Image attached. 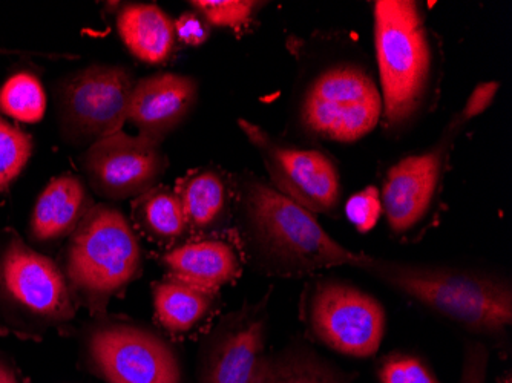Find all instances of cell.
<instances>
[{"mask_svg":"<svg viewBox=\"0 0 512 383\" xmlns=\"http://www.w3.org/2000/svg\"><path fill=\"white\" fill-rule=\"evenodd\" d=\"M499 89V82L479 83V85L473 89V92H471L465 106L457 112V115L462 118V122H471L473 118L479 117L486 109L490 108V106L493 105L494 99H496Z\"/></svg>","mask_w":512,"mask_h":383,"instance_id":"29","label":"cell"},{"mask_svg":"<svg viewBox=\"0 0 512 383\" xmlns=\"http://www.w3.org/2000/svg\"><path fill=\"white\" fill-rule=\"evenodd\" d=\"M14 57V56H37V57H43V59H53V60H60V59H69L73 60L74 56L73 54H69V56H66V54H36V53H23V51H17V50H7V48H0V57Z\"/></svg>","mask_w":512,"mask_h":383,"instance_id":"30","label":"cell"},{"mask_svg":"<svg viewBox=\"0 0 512 383\" xmlns=\"http://www.w3.org/2000/svg\"><path fill=\"white\" fill-rule=\"evenodd\" d=\"M80 163L91 189L114 201L148 194L168 169L160 145L123 131L89 146Z\"/></svg>","mask_w":512,"mask_h":383,"instance_id":"12","label":"cell"},{"mask_svg":"<svg viewBox=\"0 0 512 383\" xmlns=\"http://www.w3.org/2000/svg\"><path fill=\"white\" fill-rule=\"evenodd\" d=\"M237 189L241 233L250 258L261 272L302 276L333 267H358L364 253L339 244L325 232L315 213L272 184L243 175Z\"/></svg>","mask_w":512,"mask_h":383,"instance_id":"1","label":"cell"},{"mask_svg":"<svg viewBox=\"0 0 512 383\" xmlns=\"http://www.w3.org/2000/svg\"><path fill=\"white\" fill-rule=\"evenodd\" d=\"M376 376L379 383H440L424 359L405 353L382 357Z\"/></svg>","mask_w":512,"mask_h":383,"instance_id":"25","label":"cell"},{"mask_svg":"<svg viewBox=\"0 0 512 383\" xmlns=\"http://www.w3.org/2000/svg\"><path fill=\"white\" fill-rule=\"evenodd\" d=\"M465 125L454 114L442 137L430 149L407 155L388 169L379 190L391 232L405 235L428 217L444 181L451 148Z\"/></svg>","mask_w":512,"mask_h":383,"instance_id":"11","label":"cell"},{"mask_svg":"<svg viewBox=\"0 0 512 383\" xmlns=\"http://www.w3.org/2000/svg\"><path fill=\"white\" fill-rule=\"evenodd\" d=\"M161 264L169 278L214 295L240 273L237 252L220 239H204L172 249L163 255Z\"/></svg>","mask_w":512,"mask_h":383,"instance_id":"16","label":"cell"},{"mask_svg":"<svg viewBox=\"0 0 512 383\" xmlns=\"http://www.w3.org/2000/svg\"><path fill=\"white\" fill-rule=\"evenodd\" d=\"M198 100V82L191 76L157 73L135 82L129 102L128 120L138 135L161 145L183 125Z\"/></svg>","mask_w":512,"mask_h":383,"instance_id":"14","label":"cell"},{"mask_svg":"<svg viewBox=\"0 0 512 383\" xmlns=\"http://www.w3.org/2000/svg\"><path fill=\"white\" fill-rule=\"evenodd\" d=\"M33 151V137L0 115V194L22 175Z\"/></svg>","mask_w":512,"mask_h":383,"instance_id":"23","label":"cell"},{"mask_svg":"<svg viewBox=\"0 0 512 383\" xmlns=\"http://www.w3.org/2000/svg\"><path fill=\"white\" fill-rule=\"evenodd\" d=\"M60 261L74 301L102 318L109 302L142 273V247L119 209L94 204L66 241Z\"/></svg>","mask_w":512,"mask_h":383,"instance_id":"4","label":"cell"},{"mask_svg":"<svg viewBox=\"0 0 512 383\" xmlns=\"http://www.w3.org/2000/svg\"><path fill=\"white\" fill-rule=\"evenodd\" d=\"M345 215L358 232H371L384 215L381 190L376 186H368L352 195L345 203Z\"/></svg>","mask_w":512,"mask_h":383,"instance_id":"26","label":"cell"},{"mask_svg":"<svg viewBox=\"0 0 512 383\" xmlns=\"http://www.w3.org/2000/svg\"><path fill=\"white\" fill-rule=\"evenodd\" d=\"M267 301L218 322L201 345L198 383H256L267 334Z\"/></svg>","mask_w":512,"mask_h":383,"instance_id":"13","label":"cell"},{"mask_svg":"<svg viewBox=\"0 0 512 383\" xmlns=\"http://www.w3.org/2000/svg\"><path fill=\"white\" fill-rule=\"evenodd\" d=\"M243 134L260 154L272 186L312 213L335 215L341 204L338 164L319 149L298 148L276 140L261 126L240 118Z\"/></svg>","mask_w":512,"mask_h":383,"instance_id":"10","label":"cell"},{"mask_svg":"<svg viewBox=\"0 0 512 383\" xmlns=\"http://www.w3.org/2000/svg\"><path fill=\"white\" fill-rule=\"evenodd\" d=\"M155 318L161 327L174 334L191 331L206 318L214 304V293L184 284L177 279L155 282L152 285Z\"/></svg>","mask_w":512,"mask_h":383,"instance_id":"20","label":"cell"},{"mask_svg":"<svg viewBox=\"0 0 512 383\" xmlns=\"http://www.w3.org/2000/svg\"><path fill=\"white\" fill-rule=\"evenodd\" d=\"M310 333L342 356L367 359L384 341L387 315L375 296L341 279L313 284L304 307Z\"/></svg>","mask_w":512,"mask_h":383,"instance_id":"9","label":"cell"},{"mask_svg":"<svg viewBox=\"0 0 512 383\" xmlns=\"http://www.w3.org/2000/svg\"><path fill=\"white\" fill-rule=\"evenodd\" d=\"M375 50L387 131L410 126L430 99L436 56L421 4L413 0H378Z\"/></svg>","mask_w":512,"mask_h":383,"instance_id":"3","label":"cell"},{"mask_svg":"<svg viewBox=\"0 0 512 383\" xmlns=\"http://www.w3.org/2000/svg\"><path fill=\"white\" fill-rule=\"evenodd\" d=\"M77 315V302L62 269L14 229L0 232V334L40 341L62 333Z\"/></svg>","mask_w":512,"mask_h":383,"instance_id":"5","label":"cell"},{"mask_svg":"<svg viewBox=\"0 0 512 383\" xmlns=\"http://www.w3.org/2000/svg\"><path fill=\"white\" fill-rule=\"evenodd\" d=\"M82 353L86 368L108 383H181L171 345L137 322L96 318L83 331Z\"/></svg>","mask_w":512,"mask_h":383,"instance_id":"8","label":"cell"},{"mask_svg":"<svg viewBox=\"0 0 512 383\" xmlns=\"http://www.w3.org/2000/svg\"><path fill=\"white\" fill-rule=\"evenodd\" d=\"M490 365V351L482 342L471 341L465 347L462 377L460 383H486V373Z\"/></svg>","mask_w":512,"mask_h":383,"instance_id":"27","label":"cell"},{"mask_svg":"<svg viewBox=\"0 0 512 383\" xmlns=\"http://www.w3.org/2000/svg\"><path fill=\"white\" fill-rule=\"evenodd\" d=\"M0 383H19L13 364L4 354H0Z\"/></svg>","mask_w":512,"mask_h":383,"instance_id":"31","label":"cell"},{"mask_svg":"<svg viewBox=\"0 0 512 383\" xmlns=\"http://www.w3.org/2000/svg\"><path fill=\"white\" fill-rule=\"evenodd\" d=\"M92 206L91 195L79 177L57 175L43 187L31 210L28 226L31 241L54 244L68 239Z\"/></svg>","mask_w":512,"mask_h":383,"instance_id":"15","label":"cell"},{"mask_svg":"<svg viewBox=\"0 0 512 383\" xmlns=\"http://www.w3.org/2000/svg\"><path fill=\"white\" fill-rule=\"evenodd\" d=\"M132 210L138 226L161 243H174L188 230L177 190L154 187L148 194L137 198Z\"/></svg>","mask_w":512,"mask_h":383,"instance_id":"21","label":"cell"},{"mask_svg":"<svg viewBox=\"0 0 512 383\" xmlns=\"http://www.w3.org/2000/svg\"><path fill=\"white\" fill-rule=\"evenodd\" d=\"M134 85L122 65H91L60 77L53 95L63 141L88 149L123 131Z\"/></svg>","mask_w":512,"mask_h":383,"instance_id":"7","label":"cell"},{"mask_svg":"<svg viewBox=\"0 0 512 383\" xmlns=\"http://www.w3.org/2000/svg\"><path fill=\"white\" fill-rule=\"evenodd\" d=\"M299 128L310 137L353 145L378 128L382 95L361 63L336 60L318 69L298 99Z\"/></svg>","mask_w":512,"mask_h":383,"instance_id":"6","label":"cell"},{"mask_svg":"<svg viewBox=\"0 0 512 383\" xmlns=\"http://www.w3.org/2000/svg\"><path fill=\"white\" fill-rule=\"evenodd\" d=\"M256 383H350L344 371L306 345L264 356Z\"/></svg>","mask_w":512,"mask_h":383,"instance_id":"19","label":"cell"},{"mask_svg":"<svg viewBox=\"0 0 512 383\" xmlns=\"http://www.w3.org/2000/svg\"><path fill=\"white\" fill-rule=\"evenodd\" d=\"M117 30L132 56L148 65H161L174 51V22L154 4H128L117 14Z\"/></svg>","mask_w":512,"mask_h":383,"instance_id":"17","label":"cell"},{"mask_svg":"<svg viewBox=\"0 0 512 383\" xmlns=\"http://www.w3.org/2000/svg\"><path fill=\"white\" fill-rule=\"evenodd\" d=\"M45 86L30 66L14 69L0 85V114L20 123H39L46 114Z\"/></svg>","mask_w":512,"mask_h":383,"instance_id":"22","label":"cell"},{"mask_svg":"<svg viewBox=\"0 0 512 383\" xmlns=\"http://www.w3.org/2000/svg\"><path fill=\"white\" fill-rule=\"evenodd\" d=\"M356 269L470 333L503 339L511 328L512 289L505 276L365 253Z\"/></svg>","mask_w":512,"mask_h":383,"instance_id":"2","label":"cell"},{"mask_svg":"<svg viewBox=\"0 0 512 383\" xmlns=\"http://www.w3.org/2000/svg\"><path fill=\"white\" fill-rule=\"evenodd\" d=\"M174 30L177 40L188 46L204 45L211 37V27L195 11L181 14L174 22Z\"/></svg>","mask_w":512,"mask_h":383,"instance_id":"28","label":"cell"},{"mask_svg":"<svg viewBox=\"0 0 512 383\" xmlns=\"http://www.w3.org/2000/svg\"><path fill=\"white\" fill-rule=\"evenodd\" d=\"M177 194L192 232L209 233L226 221L230 190L220 172L201 169L188 175L178 184Z\"/></svg>","mask_w":512,"mask_h":383,"instance_id":"18","label":"cell"},{"mask_svg":"<svg viewBox=\"0 0 512 383\" xmlns=\"http://www.w3.org/2000/svg\"><path fill=\"white\" fill-rule=\"evenodd\" d=\"M191 5L209 27L238 30L246 27L263 4L255 0H194Z\"/></svg>","mask_w":512,"mask_h":383,"instance_id":"24","label":"cell"}]
</instances>
